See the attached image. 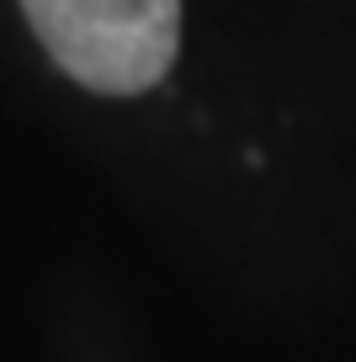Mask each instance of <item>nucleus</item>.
<instances>
[{"label":"nucleus","instance_id":"1","mask_svg":"<svg viewBox=\"0 0 356 362\" xmlns=\"http://www.w3.org/2000/svg\"><path fill=\"white\" fill-rule=\"evenodd\" d=\"M32 33L69 80L101 96L160 86L181 43V0H22Z\"/></svg>","mask_w":356,"mask_h":362}]
</instances>
